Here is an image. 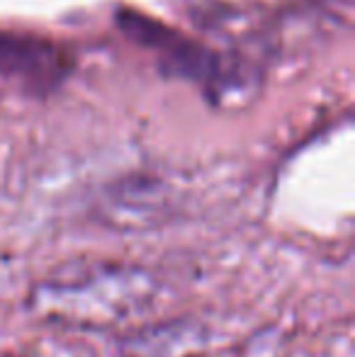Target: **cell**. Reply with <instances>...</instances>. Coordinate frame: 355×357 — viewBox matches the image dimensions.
Returning <instances> with one entry per match:
<instances>
[{
  "instance_id": "1",
  "label": "cell",
  "mask_w": 355,
  "mask_h": 357,
  "mask_svg": "<svg viewBox=\"0 0 355 357\" xmlns=\"http://www.w3.org/2000/svg\"><path fill=\"white\" fill-rule=\"evenodd\" d=\"M59 52L29 34H0V73L15 78H39L59 71Z\"/></svg>"
}]
</instances>
